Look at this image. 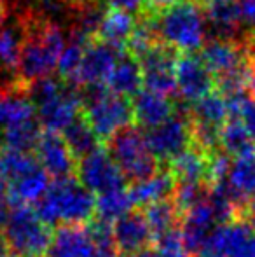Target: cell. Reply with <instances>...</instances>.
Returning <instances> with one entry per match:
<instances>
[{"label":"cell","mask_w":255,"mask_h":257,"mask_svg":"<svg viewBox=\"0 0 255 257\" xmlns=\"http://www.w3.org/2000/svg\"><path fill=\"white\" fill-rule=\"evenodd\" d=\"M248 89H250V93L255 96V67H253V72H252V75H250V81H248Z\"/></svg>","instance_id":"obj_40"},{"label":"cell","mask_w":255,"mask_h":257,"mask_svg":"<svg viewBox=\"0 0 255 257\" xmlns=\"http://www.w3.org/2000/svg\"><path fill=\"white\" fill-rule=\"evenodd\" d=\"M34 151L42 168L53 179L70 177L77 172V158L65 142L63 135H60V132H51V130L41 132Z\"/></svg>","instance_id":"obj_12"},{"label":"cell","mask_w":255,"mask_h":257,"mask_svg":"<svg viewBox=\"0 0 255 257\" xmlns=\"http://www.w3.org/2000/svg\"><path fill=\"white\" fill-rule=\"evenodd\" d=\"M7 213H9V208H7V206L4 205V201L0 200V229H2V227H4V224H6Z\"/></svg>","instance_id":"obj_37"},{"label":"cell","mask_w":255,"mask_h":257,"mask_svg":"<svg viewBox=\"0 0 255 257\" xmlns=\"http://www.w3.org/2000/svg\"><path fill=\"white\" fill-rule=\"evenodd\" d=\"M143 213H145L147 222L152 229L154 240L180 227L182 213L177 208L175 201L171 200V196L143 206Z\"/></svg>","instance_id":"obj_26"},{"label":"cell","mask_w":255,"mask_h":257,"mask_svg":"<svg viewBox=\"0 0 255 257\" xmlns=\"http://www.w3.org/2000/svg\"><path fill=\"white\" fill-rule=\"evenodd\" d=\"M177 49L157 42L138 58L143 86L152 91L173 96L177 93Z\"/></svg>","instance_id":"obj_8"},{"label":"cell","mask_w":255,"mask_h":257,"mask_svg":"<svg viewBox=\"0 0 255 257\" xmlns=\"http://www.w3.org/2000/svg\"><path fill=\"white\" fill-rule=\"evenodd\" d=\"M35 117L44 130L63 132L81 114V91L79 88L65 84L56 95L34 105Z\"/></svg>","instance_id":"obj_11"},{"label":"cell","mask_w":255,"mask_h":257,"mask_svg":"<svg viewBox=\"0 0 255 257\" xmlns=\"http://www.w3.org/2000/svg\"><path fill=\"white\" fill-rule=\"evenodd\" d=\"M220 149L232 158L255 154V140L241 117H229L220 128Z\"/></svg>","instance_id":"obj_27"},{"label":"cell","mask_w":255,"mask_h":257,"mask_svg":"<svg viewBox=\"0 0 255 257\" xmlns=\"http://www.w3.org/2000/svg\"><path fill=\"white\" fill-rule=\"evenodd\" d=\"M91 245L86 224H63L53 233L44 257H88Z\"/></svg>","instance_id":"obj_17"},{"label":"cell","mask_w":255,"mask_h":257,"mask_svg":"<svg viewBox=\"0 0 255 257\" xmlns=\"http://www.w3.org/2000/svg\"><path fill=\"white\" fill-rule=\"evenodd\" d=\"M224 182L246 213L248 205L255 200V154L232 159L227 179Z\"/></svg>","instance_id":"obj_20"},{"label":"cell","mask_w":255,"mask_h":257,"mask_svg":"<svg viewBox=\"0 0 255 257\" xmlns=\"http://www.w3.org/2000/svg\"><path fill=\"white\" fill-rule=\"evenodd\" d=\"M0 257H14L13 254H11L9 248H7V245L4 243L2 236H0Z\"/></svg>","instance_id":"obj_39"},{"label":"cell","mask_w":255,"mask_h":257,"mask_svg":"<svg viewBox=\"0 0 255 257\" xmlns=\"http://www.w3.org/2000/svg\"><path fill=\"white\" fill-rule=\"evenodd\" d=\"M7 16H9V7H7V4L4 0H0V25L6 21Z\"/></svg>","instance_id":"obj_38"},{"label":"cell","mask_w":255,"mask_h":257,"mask_svg":"<svg viewBox=\"0 0 255 257\" xmlns=\"http://www.w3.org/2000/svg\"><path fill=\"white\" fill-rule=\"evenodd\" d=\"M248 48H250V54H252V58H253V61H255V37L248 42Z\"/></svg>","instance_id":"obj_42"},{"label":"cell","mask_w":255,"mask_h":257,"mask_svg":"<svg viewBox=\"0 0 255 257\" xmlns=\"http://www.w3.org/2000/svg\"><path fill=\"white\" fill-rule=\"evenodd\" d=\"M238 7L243 28L255 35V0H238Z\"/></svg>","instance_id":"obj_31"},{"label":"cell","mask_w":255,"mask_h":257,"mask_svg":"<svg viewBox=\"0 0 255 257\" xmlns=\"http://www.w3.org/2000/svg\"><path fill=\"white\" fill-rule=\"evenodd\" d=\"M135 14L126 13L123 9L109 7L105 11V14H103V20L100 23L96 39L124 51V46H126L128 37L131 35L133 28H135Z\"/></svg>","instance_id":"obj_23"},{"label":"cell","mask_w":255,"mask_h":257,"mask_svg":"<svg viewBox=\"0 0 255 257\" xmlns=\"http://www.w3.org/2000/svg\"><path fill=\"white\" fill-rule=\"evenodd\" d=\"M62 133H63L65 142L68 144L70 151L74 153V156L77 159L102 146L100 139L96 137L95 130L91 128V124L86 121L82 114H79Z\"/></svg>","instance_id":"obj_29"},{"label":"cell","mask_w":255,"mask_h":257,"mask_svg":"<svg viewBox=\"0 0 255 257\" xmlns=\"http://www.w3.org/2000/svg\"><path fill=\"white\" fill-rule=\"evenodd\" d=\"M0 158L7 179V200L11 205L35 203L49 186V175L37 156L30 151L0 147Z\"/></svg>","instance_id":"obj_5"},{"label":"cell","mask_w":255,"mask_h":257,"mask_svg":"<svg viewBox=\"0 0 255 257\" xmlns=\"http://www.w3.org/2000/svg\"><path fill=\"white\" fill-rule=\"evenodd\" d=\"M245 220H248V224L255 229V200L252 203L248 205V208H246V213H245Z\"/></svg>","instance_id":"obj_36"},{"label":"cell","mask_w":255,"mask_h":257,"mask_svg":"<svg viewBox=\"0 0 255 257\" xmlns=\"http://www.w3.org/2000/svg\"><path fill=\"white\" fill-rule=\"evenodd\" d=\"M107 7H114V9H123L126 13L131 14H140L145 13V0H103Z\"/></svg>","instance_id":"obj_32"},{"label":"cell","mask_w":255,"mask_h":257,"mask_svg":"<svg viewBox=\"0 0 255 257\" xmlns=\"http://www.w3.org/2000/svg\"><path fill=\"white\" fill-rule=\"evenodd\" d=\"M133 98H135L131 103L133 121L136 122L138 128H152V126L163 122L164 119H168L177 110V105H173L170 96L152 91L149 88L140 89Z\"/></svg>","instance_id":"obj_16"},{"label":"cell","mask_w":255,"mask_h":257,"mask_svg":"<svg viewBox=\"0 0 255 257\" xmlns=\"http://www.w3.org/2000/svg\"><path fill=\"white\" fill-rule=\"evenodd\" d=\"M96 200L93 193L75 179V175L53 179L46 193L35 201L39 217L48 226L88 224L95 217Z\"/></svg>","instance_id":"obj_1"},{"label":"cell","mask_w":255,"mask_h":257,"mask_svg":"<svg viewBox=\"0 0 255 257\" xmlns=\"http://www.w3.org/2000/svg\"><path fill=\"white\" fill-rule=\"evenodd\" d=\"M239 117H241V121L245 122L246 130H248L252 139L255 140V100H252V98L248 100V103L245 105V108H243Z\"/></svg>","instance_id":"obj_33"},{"label":"cell","mask_w":255,"mask_h":257,"mask_svg":"<svg viewBox=\"0 0 255 257\" xmlns=\"http://www.w3.org/2000/svg\"><path fill=\"white\" fill-rule=\"evenodd\" d=\"M121 49L100 41V39H91L86 46L84 58H82L81 70H79L77 88L93 84H105L116 65L117 58L121 56Z\"/></svg>","instance_id":"obj_13"},{"label":"cell","mask_w":255,"mask_h":257,"mask_svg":"<svg viewBox=\"0 0 255 257\" xmlns=\"http://www.w3.org/2000/svg\"><path fill=\"white\" fill-rule=\"evenodd\" d=\"M168 170L177 182H203L208 184V166H210V151L197 144H191L187 149L175 156L166 163Z\"/></svg>","instance_id":"obj_18"},{"label":"cell","mask_w":255,"mask_h":257,"mask_svg":"<svg viewBox=\"0 0 255 257\" xmlns=\"http://www.w3.org/2000/svg\"><path fill=\"white\" fill-rule=\"evenodd\" d=\"M81 91V114L95 130L100 142L109 139L119 130L133 122V107L128 96L107 89L105 84L79 88Z\"/></svg>","instance_id":"obj_3"},{"label":"cell","mask_w":255,"mask_h":257,"mask_svg":"<svg viewBox=\"0 0 255 257\" xmlns=\"http://www.w3.org/2000/svg\"><path fill=\"white\" fill-rule=\"evenodd\" d=\"M109 153L121 168L126 180L136 182L159 170V161L152 154L140 128L126 126L109 139Z\"/></svg>","instance_id":"obj_6"},{"label":"cell","mask_w":255,"mask_h":257,"mask_svg":"<svg viewBox=\"0 0 255 257\" xmlns=\"http://www.w3.org/2000/svg\"><path fill=\"white\" fill-rule=\"evenodd\" d=\"M39 137H41V122L37 121V117H30L4 128L0 132V144L2 147L32 153L37 146Z\"/></svg>","instance_id":"obj_28"},{"label":"cell","mask_w":255,"mask_h":257,"mask_svg":"<svg viewBox=\"0 0 255 257\" xmlns=\"http://www.w3.org/2000/svg\"><path fill=\"white\" fill-rule=\"evenodd\" d=\"M145 139L157 161H171L192 144V119L189 107H177L170 117L147 130Z\"/></svg>","instance_id":"obj_7"},{"label":"cell","mask_w":255,"mask_h":257,"mask_svg":"<svg viewBox=\"0 0 255 257\" xmlns=\"http://www.w3.org/2000/svg\"><path fill=\"white\" fill-rule=\"evenodd\" d=\"M154 16L161 42L180 53L199 51L208 39L204 11L196 0H180Z\"/></svg>","instance_id":"obj_2"},{"label":"cell","mask_w":255,"mask_h":257,"mask_svg":"<svg viewBox=\"0 0 255 257\" xmlns=\"http://www.w3.org/2000/svg\"><path fill=\"white\" fill-rule=\"evenodd\" d=\"M126 257H138V254H129V255H126Z\"/></svg>","instance_id":"obj_43"},{"label":"cell","mask_w":255,"mask_h":257,"mask_svg":"<svg viewBox=\"0 0 255 257\" xmlns=\"http://www.w3.org/2000/svg\"><path fill=\"white\" fill-rule=\"evenodd\" d=\"M7 189V179H6V172H4V166H2V158H0V200L4 198Z\"/></svg>","instance_id":"obj_35"},{"label":"cell","mask_w":255,"mask_h":257,"mask_svg":"<svg viewBox=\"0 0 255 257\" xmlns=\"http://www.w3.org/2000/svg\"><path fill=\"white\" fill-rule=\"evenodd\" d=\"M180 2V0H145V13L147 14H157L161 11L168 9L173 4Z\"/></svg>","instance_id":"obj_34"},{"label":"cell","mask_w":255,"mask_h":257,"mask_svg":"<svg viewBox=\"0 0 255 257\" xmlns=\"http://www.w3.org/2000/svg\"><path fill=\"white\" fill-rule=\"evenodd\" d=\"M175 184H177V180H175V177L171 175V172L166 166L164 170L159 168L156 173H152L147 179L133 182L128 193L133 201V206L143 208V206L154 203V201L170 198L173 194Z\"/></svg>","instance_id":"obj_19"},{"label":"cell","mask_w":255,"mask_h":257,"mask_svg":"<svg viewBox=\"0 0 255 257\" xmlns=\"http://www.w3.org/2000/svg\"><path fill=\"white\" fill-rule=\"evenodd\" d=\"M206 18L208 35L215 39H231V41L246 42L253 37L243 28L239 18L238 0H224L203 7Z\"/></svg>","instance_id":"obj_15"},{"label":"cell","mask_w":255,"mask_h":257,"mask_svg":"<svg viewBox=\"0 0 255 257\" xmlns=\"http://www.w3.org/2000/svg\"><path fill=\"white\" fill-rule=\"evenodd\" d=\"M75 177L91 193L96 194L119 189L126 184V177L123 175L117 163L114 161L109 149H103L102 146L79 158Z\"/></svg>","instance_id":"obj_9"},{"label":"cell","mask_w":255,"mask_h":257,"mask_svg":"<svg viewBox=\"0 0 255 257\" xmlns=\"http://www.w3.org/2000/svg\"><path fill=\"white\" fill-rule=\"evenodd\" d=\"M105 86L112 93L133 98L143 86L142 68H140L138 60L135 56H131V54H128L126 51L121 53L112 72H110L109 79H107Z\"/></svg>","instance_id":"obj_21"},{"label":"cell","mask_w":255,"mask_h":257,"mask_svg":"<svg viewBox=\"0 0 255 257\" xmlns=\"http://www.w3.org/2000/svg\"><path fill=\"white\" fill-rule=\"evenodd\" d=\"M199 6L206 7V6H211V4H217V2H224V0H196Z\"/></svg>","instance_id":"obj_41"},{"label":"cell","mask_w":255,"mask_h":257,"mask_svg":"<svg viewBox=\"0 0 255 257\" xmlns=\"http://www.w3.org/2000/svg\"><path fill=\"white\" fill-rule=\"evenodd\" d=\"M133 208V201L129 198V193L124 187L119 189L107 191V193L98 194L95 206V217L112 224L124 213H128Z\"/></svg>","instance_id":"obj_30"},{"label":"cell","mask_w":255,"mask_h":257,"mask_svg":"<svg viewBox=\"0 0 255 257\" xmlns=\"http://www.w3.org/2000/svg\"><path fill=\"white\" fill-rule=\"evenodd\" d=\"M30 117H35V108L27 95V88L0 86V132Z\"/></svg>","instance_id":"obj_24"},{"label":"cell","mask_w":255,"mask_h":257,"mask_svg":"<svg viewBox=\"0 0 255 257\" xmlns=\"http://www.w3.org/2000/svg\"><path fill=\"white\" fill-rule=\"evenodd\" d=\"M112 236L116 247L124 255L145 250L154 241L152 229L147 222L145 213L140 210H129L123 217L114 220Z\"/></svg>","instance_id":"obj_14"},{"label":"cell","mask_w":255,"mask_h":257,"mask_svg":"<svg viewBox=\"0 0 255 257\" xmlns=\"http://www.w3.org/2000/svg\"><path fill=\"white\" fill-rule=\"evenodd\" d=\"M89 41H91V39L68 30L67 44H65L63 51L58 58V65H56L58 75L67 84L75 86V88H77L79 70H81V63H82V58H84L86 46H88Z\"/></svg>","instance_id":"obj_25"},{"label":"cell","mask_w":255,"mask_h":257,"mask_svg":"<svg viewBox=\"0 0 255 257\" xmlns=\"http://www.w3.org/2000/svg\"><path fill=\"white\" fill-rule=\"evenodd\" d=\"M217 88L210 68L201 60L199 53H182L177 60V93L184 102H196Z\"/></svg>","instance_id":"obj_10"},{"label":"cell","mask_w":255,"mask_h":257,"mask_svg":"<svg viewBox=\"0 0 255 257\" xmlns=\"http://www.w3.org/2000/svg\"><path fill=\"white\" fill-rule=\"evenodd\" d=\"M0 236L14 257H44L53 233L37 210L20 203L11 205Z\"/></svg>","instance_id":"obj_4"},{"label":"cell","mask_w":255,"mask_h":257,"mask_svg":"<svg viewBox=\"0 0 255 257\" xmlns=\"http://www.w3.org/2000/svg\"><path fill=\"white\" fill-rule=\"evenodd\" d=\"M189 114L194 124L206 126V128L220 130L229 119V108L225 96L218 89H213L208 95L197 98L189 105Z\"/></svg>","instance_id":"obj_22"}]
</instances>
